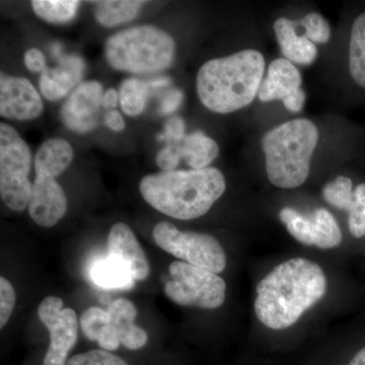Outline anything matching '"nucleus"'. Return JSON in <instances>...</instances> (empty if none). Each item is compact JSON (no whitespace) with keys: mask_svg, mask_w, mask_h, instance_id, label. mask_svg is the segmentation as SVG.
Segmentation results:
<instances>
[{"mask_svg":"<svg viewBox=\"0 0 365 365\" xmlns=\"http://www.w3.org/2000/svg\"><path fill=\"white\" fill-rule=\"evenodd\" d=\"M327 278L318 264L304 258L283 262L257 285L255 313L272 330L294 325L307 309L323 299Z\"/></svg>","mask_w":365,"mask_h":365,"instance_id":"1","label":"nucleus"},{"mask_svg":"<svg viewBox=\"0 0 365 365\" xmlns=\"http://www.w3.org/2000/svg\"><path fill=\"white\" fill-rule=\"evenodd\" d=\"M225 176L215 168L173 170L141 180V195L153 208L176 220L201 217L225 193Z\"/></svg>","mask_w":365,"mask_h":365,"instance_id":"2","label":"nucleus"},{"mask_svg":"<svg viewBox=\"0 0 365 365\" xmlns=\"http://www.w3.org/2000/svg\"><path fill=\"white\" fill-rule=\"evenodd\" d=\"M265 58L257 50H242L209 60L197 74V93L210 111L228 114L251 104L258 95Z\"/></svg>","mask_w":365,"mask_h":365,"instance_id":"3","label":"nucleus"},{"mask_svg":"<svg viewBox=\"0 0 365 365\" xmlns=\"http://www.w3.org/2000/svg\"><path fill=\"white\" fill-rule=\"evenodd\" d=\"M318 140V129L307 119L290 120L266 132L262 148L271 184L281 189L302 186L309 177Z\"/></svg>","mask_w":365,"mask_h":365,"instance_id":"4","label":"nucleus"},{"mask_svg":"<svg viewBox=\"0 0 365 365\" xmlns=\"http://www.w3.org/2000/svg\"><path fill=\"white\" fill-rule=\"evenodd\" d=\"M175 50L176 44L169 34L155 26H140L112 36L105 54L117 71L153 73L172 66Z\"/></svg>","mask_w":365,"mask_h":365,"instance_id":"5","label":"nucleus"},{"mask_svg":"<svg viewBox=\"0 0 365 365\" xmlns=\"http://www.w3.org/2000/svg\"><path fill=\"white\" fill-rule=\"evenodd\" d=\"M32 163L30 148L16 129L0 125V194L7 207L20 212L30 202L33 184L29 179Z\"/></svg>","mask_w":365,"mask_h":365,"instance_id":"6","label":"nucleus"},{"mask_svg":"<svg viewBox=\"0 0 365 365\" xmlns=\"http://www.w3.org/2000/svg\"><path fill=\"white\" fill-rule=\"evenodd\" d=\"M169 272L165 294L180 306L215 309L225 304L227 284L217 274L180 261L170 264Z\"/></svg>","mask_w":365,"mask_h":365,"instance_id":"7","label":"nucleus"},{"mask_svg":"<svg viewBox=\"0 0 365 365\" xmlns=\"http://www.w3.org/2000/svg\"><path fill=\"white\" fill-rule=\"evenodd\" d=\"M155 244L185 263L215 274L227 267V255L212 235L181 232L174 225L160 222L153 230Z\"/></svg>","mask_w":365,"mask_h":365,"instance_id":"8","label":"nucleus"},{"mask_svg":"<svg viewBox=\"0 0 365 365\" xmlns=\"http://www.w3.org/2000/svg\"><path fill=\"white\" fill-rule=\"evenodd\" d=\"M38 316L50 333V345L43 365H67V357L78 336V317L57 297H48L38 307Z\"/></svg>","mask_w":365,"mask_h":365,"instance_id":"9","label":"nucleus"},{"mask_svg":"<svg viewBox=\"0 0 365 365\" xmlns=\"http://www.w3.org/2000/svg\"><path fill=\"white\" fill-rule=\"evenodd\" d=\"M103 98V86L98 81L81 83L62 107V122L78 133L93 130L98 126Z\"/></svg>","mask_w":365,"mask_h":365,"instance_id":"10","label":"nucleus"},{"mask_svg":"<svg viewBox=\"0 0 365 365\" xmlns=\"http://www.w3.org/2000/svg\"><path fill=\"white\" fill-rule=\"evenodd\" d=\"M44 106L35 86L25 78L0 76V115L9 119L33 120L40 116Z\"/></svg>","mask_w":365,"mask_h":365,"instance_id":"11","label":"nucleus"},{"mask_svg":"<svg viewBox=\"0 0 365 365\" xmlns=\"http://www.w3.org/2000/svg\"><path fill=\"white\" fill-rule=\"evenodd\" d=\"M28 207L31 217L38 225L54 227L66 215V193L54 178L36 175Z\"/></svg>","mask_w":365,"mask_h":365,"instance_id":"12","label":"nucleus"},{"mask_svg":"<svg viewBox=\"0 0 365 365\" xmlns=\"http://www.w3.org/2000/svg\"><path fill=\"white\" fill-rule=\"evenodd\" d=\"M108 257L123 264L134 280H144L150 273V263L135 235L128 225L118 222L110 230Z\"/></svg>","mask_w":365,"mask_h":365,"instance_id":"13","label":"nucleus"},{"mask_svg":"<svg viewBox=\"0 0 365 365\" xmlns=\"http://www.w3.org/2000/svg\"><path fill=\"white\" fill-rule=\"evenodd\" d=\"M58 58V66L45 68L40 76V90L49 101L66 97L81 83L85 73V61L78 55L61 54Z\"/></svg>","mask_w":365,"mask_h":365,"instance_id":"14","label":"nucleus"},{"mask_svg":"<svg viewBox=\"0 0 365 365\" xmlns=\"http://www.w3.org/2000/svg\"><path fill=\"white\" fill-rule=\"evenodd\" d=\"M302 74L292 62L278 58L269 66L267 78L262 81L258 91L261 102L284 101L302 86Z\"/></svg>","mask_w":365,"mask_h":365,"instance_id":"15","label":"nucleus"},{"mask_svg":"<svg viewBox=\"0 0 365 365\" xmlns=\"http://www.w3.org/2000/svg\"><path fill=\"white\" fill-rule=\"evenodd\" d=\"M107 312L121 344L130 350L141 349L145 346L148 334L134 323L137 309L133 302L126 299H118L110 304Z\"/></svg>","mask_w":365,"mask_h":365,"instance_id":"16","label":"nucleus"},{"mask_svg":"<svg viewBox=\"0 0 365 365\" xmlns=\"http://www.w3.org/2000/svg\"><path fill=\"white\" fill-rule=\"evenodd\" d=\"M295 23L280 18L274 23L273 29L285 59L300 66H311L318 55L316 45L306 36L300 37L295 32Z\"/></svg>","mask_w":365,"mask_h":365,"instance_id":"17","label":"nucleus"},{"mask_svg":"<svg viewBox=\"0 0 365 365\" xmlns=\"http://www.w3.org/2000/svg\"><path fill=\"white\" fill-rule=\"evenodd\" d=\"M73 160V150L68 141L52 138L45 141L35 158L36 174L55 178L69 167Z\"/></svg>","mask_w":365,"mask_h":365,"instance_id":"18","label":"nucleus"},{"mask_svg":"<svg viewBox=\"0 0 365 365\" xmlns=\"http://www.w3.org/2000/svg\"><path fill=\"white\" fill-rule=\"evenodd\" d=\"M81 330L91 341H97L98 344L106 351H114L119 348L120 340L114 330L107 311L101 307H93L81 314Z\"/></svg>","mask_w":365,"mask_h":365,"instance_id":"19","label":"nucleus"},{"mask_svg":"<svg viewBox=\"0 0 365 365\" xmlns=\"http://www.w3.org/2000/svg\"><path fill=\"white\" fill-rule=\"evenodd\" d=\"M169 144L176 146L180 157L186 160L192 170L206 169L220 153L215 140L200 131L186 135L181 143Z\"/></svg>","mask_w":365,"mask_h":365,"instance_id":"20","label":"nucleus"},{"mask_svg":"<svg viewBox=\"0 0 365 365\" xmlns=\"http://www.w3.org/2000/svg\"><path fill=\"white\" fill-rule=\"evenodd\" d=\"M93 283L104 289H127L133 287V277L128 269L110 257L93 264L91 270Z\"/></svg>","mask_w":365,"mask_h":365,"instance_id":"21","label":"nucleus"},{"mask_svg":"<svg viewBox=\"0 0 365 365\" xmlns=\"http://www.w3.org/2000/svg\"><path fill=\"white\" fill-rule=\"evenodd\" d=\"M349 71L355 83L365 88V13L355 19L349 45Z\"/></svg>","mask_w":365,"mask_h":365,"instance_id":"22","label":"nucleus"},{"mask_svg":"<svg viewBox=\"0 0 365 365\" xmlns=\"http://www.w3.org/2000/svg\"><path fill=\"white\" fill-rule=\"evenodd\" d=\"M313 225L314 246L332 249L342 242V232L335 217L325 208H318L311 218Z\"/></svg>","mask_w":365,"mask_h":365,"instance_id":"23","label":"nucleus"},{"mask_svg":"<svg viewBox=\"0 0 365 365\" xmlns=\"http://www.w3.org/2000/svg\"><path fill=\"white\" fill-rule=\"evenodd\" d=\"M143 1H98L96 6V19L104 26L121 25L136 18Z\"/></svg>","mask_w":365,"mask_h":365,"instance_id":"24","label":"nucleus"},{"mask_svg":"<svg viewBox=\"0 0 365 365\" xmlns=\"http://www.w3.org/2000/svg\"><path fill=\"white\" fill-rule=\"evenodd\" d=\"M81 2L74 0H35L34 11L39 18L49 23L63 24L71 21L78 13Z\"/></svg>","mask_w":365,"mask_h":365,"instance_id":"25","label":"nucleus"},{"mask_svg":"<svg viewBox=\"0 0 365 365\" xmlns=\"http://www.w3.org/2000/svg\"><path fill=\"white\" fill-rule=\"evenodd\" d=\"M148 85L137 78H128L120 88V103L122 110L128 116L134 117L143 113L148 101Z\"/></svg>","mask_w":365,"mask_h":365,"instance_id":"26","label":"nucleus"},{"mask_svg":"<svg viewBox=\"0 0 365 365\" xmlns=\"http://www.w3.org/2000/svg\"><path fill=\"white\" fill-rule=\"evenodd\" d=\"M323 197L326 202L341 210L349 211L354 197L351 179L345 176L336 178L324 187Z\"/></svg>","mask_w":365,"mask_h":365,"instance_id":"27","label":"nucleus"},{"mask_svg":"<svg viewBox=\"0 0 365 365\" xmlns=\"http://www.w3.org/2000/svg\"><path fill=\"white\" fill-rule=\"evenodd\" d=\"M281 222L287 225L289 234L306 246H314L313 225L311 218L300 215L294 208L285 207L280 211Z\"/></svg>","mask_w":365,"mask_h":365,"instance_id":"28","label":"nucleus"},{"mask_svg":"<svg viewBox=\"0 0 365 365\" xmlns=\"http://www.w3.org/2000/svg\"><path fill=\"white\" fill-rule=\"evenodd\" d=\"M348 212L350 234L356 239L365 237V182L355 188L352 205Z\"/></svg>","mask_w":365,"mask_h":365,"instance_id":"29","label":"nucleus"},{"mask_svg":"<svg viewBox=\"0 0 365 365\" xmlns=\"http://www.w3.org/2000/svg\"><path fill=\"white\" fill-rule=\"evenodd\" d=\"M299 25L306 29V37L312 42L325 44L331 38V29L328 21L318 13L307 14Z\"/></svg>","mask_w":365,"mask_h":365,"instance_id":"30","label":"nucleus"},{"mask_svg":"<svg viewBox=\"0 0 365 365\" xmlns=\"http://www.w3.org/2000/svg\"><path fill=\"white\" fill-rule=\"evenodd\" d=\"M67 365H129L121 357L106 350L93 349L74 355Z\"/></svg>","mask_w":365,"mask_h":365,"instance_id":"31","label":"nucleus"},{"mask_svg":"<svg viewBox=\"0 0 365 365\" xmlns=\"http://www.w3.org/2000/svg\"><path fill=\"white\" fill-rule=\"evenodd\" d=\"M16 304V292L6 278H0V327L4 328L11 318Z\"/></svg>","mask_w":365,"mask_h":365,"instance_id":"32","label":"nucleus"},{"mask_svg":"<svg viewBox=\"0 0 365 365\" xmlns=\"http://www.w3.org/2000/svg\"><path fill=\"white\" fill-rule=\"evenodd\" d=\"M185 134L184 120L179 117L170 118L165 123V130L158 136V140L165 141V143H179L184 140Z\"/></svg>","mask_w":365,"mask_h":365,"instance_id":"33","label":"nucleus"},{"mask_svg":"<svg viewBox=\"0 0 365 365\" xmlns=\"http://www.w3.org/2000/svg\"><path fill=\"white\" fill-rule=\"evenodd\" d=\"M182 158L174 144H167L157 155V165L163 172H173L178 167Z\"/></svg>","mask_w":365,"mask_h":365,"instance_id":"34","label":"nucleus"},{"mask_svg":"<svg viewBox=\"0 0 365 365\" xmlns=\"http://www.w3.org/2000/svg\"><path fill=\"white\" fill-rule=\"evenodd\" d=\"M182 98H184V93L182 91H170L160 106V114L170 115L177 111L178 108L182 104Z\"/></svg>","mask_w":365,"mask_h":365,"instance_id":"35","label":"nucleus"},{"mask_svg":"<svg viewBox=\"0 0 365 365\" xmlns=\"http://www.w3.org/2000/svg\"><path fill=\"white\" fill-rule=\"evenodd\" d=\"M25 63L29 71L34 72L44 71L46 68L44 55L37 48H32L26 52Z\"/></svg>","mask_w":365,"mask_h":365,"instance_id":"36","label":"nucleus"},{"mask_svg":"<svg viewBox=\"0 0 365 365\" xmlns=\"http://www.w3.org/2000/svg\"><path fill=\"white\" fill-rule=\"evenodd\" d=\"M304 102H306V93L300 88V90L295 91L292 96L285 98L282 103L288 111L297 113L302 111Z\"/></svg>","mask_w":365,"mask_h":365,"instance_id":"37","label":"nucleus"},{"mask_svg":"<svg viewBox=\"0 0 365 365\" xmlns=\"http://www.w3.org/2000/svg\"><path fill=\"white\" fill-rule=\"evenodd\" d=\"M105 123L114 131H122L125 128L123 117L121 116L119 112L115 111V110L106 114Z\"/></svg>","mask_w":365,"mask_h":365,"instance_id":"38","label":"nucleus"},{"mask_svg":"<svg viewBox=\"0 0 365 365\" xmlns=\"http://www.w3.org/2000/svg\"><path fill=\"white\" fill-rule=\"evenodd\" d=\"M118 93L114 88H110L109 91H106L104 98H103V106L107 109H113L118 105Z\"/></svg>","mask_w":365,"mask_h":365,"instance_id":"39","label":"nucleus"},{"mask_svg":"<svg viewBox=\"0 0 365 365\" xmlns=\"http://www.w3.org/2000/svg\"><path fill=\"white\" fill-rule=\"evenodd\" d=\"M348 365H365V347L359 350L356 354L354 355L351 361Z\"/></svg>","mask_w":365,"mask_h":365,"instance_id":"40","label":"nucleus"},{"mask_svg":"<svg viewBox=\"0 0 365 365\" xmlns=\"http://www.w3.org/2000/svg\"><path fill=\"white\" fill-rule=\"evenodd\" d=\"M170 79L167 78H162L155 79V81H151L150 83H148V86H151V88H163V86H170Z\"/></svg>","mask_w":365,"mask_h":365,"instance_id":"41","label":"nucleus"}]
</instances>
